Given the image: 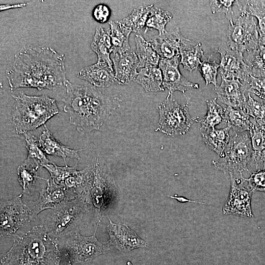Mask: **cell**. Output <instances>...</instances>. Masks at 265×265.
<instances>
[{
  "label": "cell",
  "mask_w": 265,
  "mask_h": 265,
  "mask_svg": "<svg viewBox=\"0 0 265 265\" xmlns=\"http://www.w3.org/2000/svg\"><path fill=\"white\" fill-rule=\"evenodd\" d=\"M64 58V54L51 47H23L15 54L13 65L6 73L10 90H51L64 85L67 80Z\"/></svg>",
  "instance_id": "1"
},
{
  "label": "cell",
  "mask_w": 265,
  "mask_h": 265,
  "mask_svg": "<svg viewBox=\"0 0 265 265\" xmlns=\"http://www.w3.org/2000/svg\"><path fill=\"white\" fill-rule=\"evenodd\" d=\"M64 85L63 110L81 134L99 130L119 105L118 98L107 96L93 86L76 84L68 80Z\"/></svg>",
  "instance_id": "2"
},
{
  "label": "cell",
  "mask_w": 265,
  "mask_h": 265,
  "mask_svg": "<svg viewBox=\"0 0 265 265\" xmlns=\"http://www.w3.org/2000/svg\"><path fill=\"white\" fill-rule=\"evenodd\" d=\"M58 242L43 224L16 236L1 265H59Z\"/></svg>",
  "instance_id": "3"
},
{
  "label": "cell",
  "mask_w": 265,
  "mask_h": 265,
  "mask_svg": "<svg viewBox=\"0 0 265 265\" xmlns=\"http://www.w3.org/2000/svg\"><path fill=\"white\" fill-rule=\"evenodd\" d=\"M12 122L17 134L33 131L59 112L55 99L46 95H28L22 92L13 96Z\"/></svg>",
  "instance_id": "4"
},
{
  "label": "cell",
  "mask_w": 265,
  "mask_h": 265,
  "mask_svg": "<svg viewBox=\"0 0 265 265\" xmlns=\"http://www.w3.org/2000/svg\"><path fill=\"white\" fill-rule=\"evenodd\" d=\"M93 165V173L89 184L87 199L91 211L98 218L97 223L111 209L118 196L117 186L108 164L97 159Z\"/></svg>",
  "instance_id": "5"
},
{
  "label": "cell",
  "mask_w": 265,
  "mask_h": 265,
  "mask_svg": "<svg viewBox=\"0 0 265 265\" xmlns=\"http://www.w3.org/2000/svg\"><path fill=\"white\" fill-rule=\"evenodd\" d=\"M90 211L86 199L80 196L53 209L43 225L50 235L58 239L79 231L84 215Z\"/></svg>",
  "instance_id": "6"
},
{
  "label": "cell",
  "mask_w": 265,
  "mask_h": 265,
  "mask_svg": "<svg viewBox=\"0 0 265 265\" xmlns=\"http://www.w3.org/2000/svg\"><path fill=\"white\" fill-rule=\"evenodd\" d=\"M252 150L249 132L236 133L230 136L223 156L213 160L214 167L224 173L234 174L248 171Z\"/></svg>",
  "instance_id": "7"
},
{
  "label": "cell",
  "mask_w": 265,
  "mask_h": 265,
  "mask_svg": "<svg viewBox=\"0 0 265 265\" xmlns=\"http://www.w3.org/2000/svg\"><path fill=\"white\" fill-rule=\"evenodd\" d=\"M229 21L226 44L228 48L243 54L259 47V28L254 17L239 10L238 14H235L234 19Z\"/></svg>",
  "instance_id": "8"
},
{
  "label": "cell",
  "mask_w": 265,
  "mask_h": 265,
  "mask_svg": "<svg viewBox=\"0 0 265 265\" xmlns=\"http://www.w3.org/2000/svg\"><path fill=\"white\" fill-rule=\"evenodd\" d=\"M168 94L159 106V121L156 131L170 136L184 135L195 121L190 116L187 105H181Z\"/></svg>",
  "instance_id": "9"
},
{
  "label": "cell",
  "mask_w": 265,
  "mask_h": 265,
  "mask_svg": "<svg viewBox=\"0 0 265 265\" xmlns=\"http://www.w3.org/2000/svg\"><path fill=\"white\" fill-rule=\"evenodd\" d=\"M23 194L11 199L0 202V236H14L23 226L36 216L32 208L22 201Z\"/></svg>",
  "instance_id": "10"
},
{
  "label": "cell",
  "mask_w": 265,
  "mask_h": 265,
  "mask_svg": "<svg viewBox=\"0 0 265 265\" xmlns=\"http://www.w3.org/2000/svg\"><path fill=\"white\" fill-rule=\"evenodd\" d=\"M99 224H97L94 234L91 236H83L79 231L69 235L65 248L74 262L79 263L90 262L110 249L106 242L102 243L96 237Z\"/></svg>",
  "instance_id": "11"
},
{
  "label": "cell",
  "mask_w": 265,
  "mask_h": 265,
  "mask_svg": "<svg viewBox=\"0 0 265 265\" xmlns=\"http://www.w3.org/2000/svg\"><path fill=\"white\" fill-rule=\"evenodd\" d=\"M231 189L226 203L223 208L224 215L233 214L241 217H253L251 205L253 192L242 173L236 178L230 174Z\"/></svg>",
  "instance_id": "12"
},
{
  "label": "cell",
  "mask_w": 265,
  "mask_h": 265,
  "mask_svg": "<svg viewBox=\"0 0 265 265\" xmlns=\"http://www.w3.org/2000/svg\"><path fill=\"white\" fill-rule=\"evenodd\" d=\"M108 224L106 230L109 239L106 242L110 248L114 247L121 252H128L137 248H147L149 244L128 225L114 223L107 216Z\"/></svg>",
  "instance_id": "13"
},
{
  "label": "cell",
  "mask_w": 265,
  "mask_h": 265,
  "mask_svg": "<svg viewBox=\"0 0 265 265\" xmlns=\"http://www.w3.org/2000/svg\"><path fill=\"white\" fill-rule=\"evenodd\" d=\"M217 52L220 55L219 72L221 78L238 79L246 83L251 76L250 70L243 54L232 50L226 44L221 45Z\"/></svg>",
  "instance_id": "14"
},
{
  "label": "cell",
  "mask_w": 265,
  "mask_h": 265,
  "mask_svg": "<svg viewBox=\"0 0 265 265\" xmlns=\"http://www.w3.org/2000/svg\"><path fill=\"white\" fill-rule=\"evenodd\" d=\"M180 56L170 59L160 58L159 63L162 76V85L168 90V94H172L175 91L184 93L192 88H198L199 85L190 82L181 73L179 64Z\"/></svg>",
  "instance_id": "15"
},
{
  "label": "cell",
  "mask_w": 265,
  "mask_h": 265,
  "mask_svg": "<svg viewBox=\"0 0 265 265\" xmlns=\"http://www.w3.org/2000/svg\"><path fill=\"white\" fill-rule=\"evenodd\" d=\"M46 181V188L41 191L38 200L32 208L36 216L43 210L55 209L76 198L64 186L56 184L51 177Z\"/></svg>",
  "instance_id": "16"
},
{
  "label": "cell",
  "mask_w": 265,
  "mask_h": 265,
  "mask_svg": "<svg viewBox=\"0 0 265 265\" xmlns=\"http://www.w3.org/2000/svg\"><path fill=\"white\" fill-rule=\"evenodd\" d=\"M247 86L246 83L238 79L222 78L221 84L215 91L218 99L223 104L233 108L244 109Z\"/></svg>",
  "instance_id": "17"
},
{
  "label": "cell",
  "mask_w": 265,
  "mask_h": 265,
  "mask_svg": "<svg viewBox=\"0 0 265 265\" xmlns=\"http://www.w3.org/2000/svg\"><path fill=\"white\" fill-rule=\"evenodd\" d=\"M111 59L115 73L116 81L121 84H126L134 80L138 72V58L131 50L122 53H113Z\"/></svg>",
  "instance_id": "18"
},
{
  "label": "cell",
  "mask_w": 265,
  "mask_h": 265,
  "mask_svg": "<svg viewBox=\"0 0 265 265\" xmlns=\"http://www.w3.org/2000/svg\"><path fill=\"white\" fill-rule=\"evenodd\" d=\"M184 37L179 28L153 36L150 43L161 59L180 56V49Z\"/></svg>",
  "instance_id": "19"
},
{
  "label": "cell",
  "mask_w": 265,
  "mask_h": 265,
  "mask_svg": "<svg viewBox=\"0 0 265 265\" xmlns=\"http://www.w3.org/2000/svg\"><path fill=\"white\" fill-rule=\"evenodd\" d=\"M77 76L95 87H108L116 81L113 68L105 63L97 62L84 67L78 72Z\"/></svg>",
  "instance_id": "20"
},
{
  "label": "cell",
  "mask_w": 265,
  "mask_h": 265,
  "mask_svg": "<svg viewBox=\"0 0 265 265\" xmlns=\"http://www.w3.org/2000/svg\"><path fill=\"white\" fill-rule=\"evenodd\" d=\"M250 136L252 150L251 164L256 169L265 168V125L259 124L250 118Z\"/></svg>",
  "instance_id": "21"
},
{
  "label": "cell",
  "mask_w": 265,
  "mask_h": 265,
  "mask_svg": "<svg viewBox=\"0 0 265 265\" xmlns=\"http://www.w3.org/2000/svg\"><path fill=\"white\" fill-rule=\"evenodd\" d=\"M44 127L45 130L40 135L38 143L45 154L60 157L64 160L66 158L80 159L79 152L80 150L71 149L62 144L54 137L45 125Z\"/></svg>",
  "instance_id": "22"
},
{
  "label": "cell",
  "mask_w": 265,
  "mask_h": 265,
  "mask_svg": "<svg viewBox=\"0 0 265 265\" xmlns=\"http://www.w3.org/2000/svg\"><path fill=\"white\" fill-rule=\"evenodd\" d=\"M180 54V63L189 72L196 70L202 63L201 58L204 57L201 44L185 37L181 45Z\"/></svg>",
  "instance_id": "23"
},
{
  "label": "cell",
  "mask_w": 265,
  "mask_h": 265,
  "mask_svg": "<svg viewBox=\"0 0 265 265\" xmlns=\"http://www.w3.org/2000/svg\"><path fill=\"white\" fill-rule=\"evenodd\" d=\"M91 48L97 55V62L106 63L113 68L110 57L113 47L109 32L106 31L102 27L96 28Z\"/></svg>",
  "instance_id": "24"
},
{
  "label": "cell",
  "mask_w": 265,
  "mask_h": 265,
  "mask_svg": "<svg viewBox=\"0 0 265 265\" xmlns=\"http://www.w3.org/2000/svg\"><path fill=\"white\" fill-rule=\"evenodd\" d=\"M134 81L149 92L164 91L162 76L159 65H149L142 68Z\"/></svg>",
  "instance_id": "25"
},
{
  "label": "cell",
  "mask_w": 265,
  "mask_h": 265,
  "mask_svg": "<svg viewBox=\"0 0 265 265\" xmlns=\"http://www.w3.org/2000/svg\"><path fill=\"white\" fill-rule=\"evenodd\" d=\"M108 31L113 47L112 53H122L131 50L129 36L132 31L120 21H111L109 22Z\"/></svg>",
  "instance_id": "26"
},
{
  "label": "cell",
  "mask_w": 265,
  "mask_h": 265,
  "mask_svg": "<svg viewBox=\"0 0 265 265\" xmlns=\"http://www.w3.org/2000/svg\"><path fill=\"white\" fill-rule=\"evenodd\" d=\"M237 4L240 11L257 19L260 44L265 46V0H237Z\"/></svg>",
  "instance_id": "27"
},
{
  "label": "cell",
  "mask_w": 265,
  "mask_h": 265,
  "mask_svg": "<svg viewBox=\"0 0 265 265\" xmlns=\"http://www.w3.org/2000/svg\"><path fill=\"white\" fill-rule=\"evenodd\" d=\"M229 126L218 130H212L202 133V137L205 144L215 152L219 158L222 157L230 138Z\"/></svg>",
  "instance_id": "28"
},
{
  "label": "cell",
  "mask_w": 265,
  "mask_h": 265,
  "mask_svg": "<svg viewBox=\"0 0 265 265\" xmlns=\"http://www.w3.org/2000/svg\"><path fill=\"white\" fill-rule=\"evenodd\" d=\"M224 121L234 132L248 131L250 128V118L244 109L227 106L224 109Z\"/></svg>",
  "instance_id": "29"
},
{
  "label": "cell",
  "mask_w": 265,
  "mask_h": 265,
  "mask_svg": "<svg viewBox=\"0 0 265 265\" xmlns=\"http://www.w3.org/2000/svg\"><path fill=\"white\" fill-rule=\"evenodd\" d=\"M135 53L138 58L139 68L149 65H159L160 57L153 46L140 34L135 35Z\"/></svg>",
  "instance_id": "30"
},
{
  "label": "cell",
  "mask_w": 265,
  "mask_h": 265,
  "mask_svg": "<svg viewBox=\"0 0 265 265\" xmlns=\"http://www.w3.org/2000/svg\"><path fill=\"white\" fill-rule=\"evenodd\" d=\"M216 98L207 101L208 110L203 119L195 120L201 124V133L214 130L216 125L224 121V109L218 105Z\"/></svg>",
  "instance_id": "31"
},
{
  "label": "cell",
  "mask_w": 265,
  "mask_h": 265,
  "mask_svg": "<svg viewBox=\"0 0 265 265\" xmlns=\"http://www.w3.org/2000/svg\"><path fill=\"white\" fill-rule=\"evenodd\" d=\"M39 167L38 165L25 160L23 164L18 167V180L22 187L23 194L30 193L37 179L45 180L38 175Z\"/></svg>",
  "instance_id": "32"
},
{
  "label": "cell",
  "mask_w": 265,
  "mask_h": 265,
  "mask_svg": "<svg viewBox=\"0 0 265 265\" xmlns=\"http://www.w3.org/2000/svg\"><path fill=\"white\" fill-rule=\"evenodd\" d=\"M153 6L154 5H150L137 7L130 15L120 21L131 28L132 31L139 34L145 27L147 20Z\"/></svg>",
  "instance_id": "33"
},
{
  "label": "cell",
  "mask_w": 265,
  "mask_h": 265,
  "mask_svg": "<svg viewBox=\"0 0 265 265\" xmlns=\"http://www.w3.org/2000/svg\"><path fill=\"white\" fill-rule=\"evenodd\" d=\"M245 61L250 75L256 78H265V46L260 44L255 50L248 53Z\"/></svg>",
  "instance_id": "34"
},
{
  "label": "cell",
  "mask_w": 265,
  "mask_h": 265,
  "mask_svg": "<svg viewBox=\"0 0 265 265\" xmlns=\"http://www.w3.org/2000/svg\"><path fill=\"white\" fill-rule=\"evenodd\" d=\"M24 135L27 151V156L25 160L35 163L40 167H43L52 162L47 158L45 153L39 146L38 140L34 135L29 132L25 133Z\"/></svg>",
  "instance_id": "35"
},
{
  "label": "cell",
  "mask_w": 265,
  "mask_h": 265,
  "mask_svg": "<svg viewBox=\"0 0 265 265\" xmlns=\"http://www.w3.org/2000/svg\"><path fill=\"white\" fill-rule=\"evenodd\" d=\"M172 19V15L169 11L154 5L146 23L145 32L156 29L159 31V34L164 33L166 31V25Z\"/></svg>",
  "instance_id": "36"
},
{
  "label": "cell",
  "mask_w": 265,
  "mask_h": 265,
  "mask_svg": "<svg viewBox=\"0 0 265 265\" xmlns=\"http://www.w3.org/2000/svg\"><path fill=\"white\" fill-rule=\"evenodd\" d=\"M244 110L250 117L259 124L265 125V102L252 97L248 92Z\"/></svg>",
  "instance_id": "37"
},
{
  "label": "cell",
  "mask_w": 265,
  "mask_h": 265,
  "mask_svg": "<svg viewBox=\"0 0 265 265\" xmlns=\"http://www.w3.org/2000/svg\"><path fill=\"white\" fill-rule=\"evenodd\" d=\"M77 162L73 166L67 164L64 166H59L51 162L43 166L50 174V177L57 184L62 183L77 170Z\"/></svg>",
  "instance_id": "38"
},
{
  "label": "cell",
  "mask_w": 265,
  "mask_h": 265,
  "mask_svg": "<svg viewBox=\"0 0 265 265\" xmlns=\"http://www.w3.org/2000/svg\"><path fill=\"white\" fill-rule=\"evenodd\" d=\"M219 66V64L215 61H210L209 59L205 58L199 66V71L205 81L206 85L212 83L214 85L215 89L217 87L216 78Z\"/></svg>",
  "instance_id": "39"
},
{
  "label": "cell",
  "mask_w": 265,
  "mask_h": 265,
  "mask_svg": "<svg viewBox=\"0 0 265 265\" xmlns=\"http://www.w3.org/2000/svg\"><path fill=\"white\" fill-rule=\"evenodd\" d=\"M236 2V0H211L210 6L212 14L224 13L227 18L230 20H233L235 15L233 7Z\"/></svg>",
  "instance_id": "40"
},
{
  "label": "cell",
  "mask_w": 265,
  "mask_h": 265,
  "mask_svg": "<svg viewBox=\"0 0 265 265\" xmlns=\"http://www.w3.org/2000/svg\"><path fill=\"white\" fill-rule=\"evenodd\" d=\"M248 186L253 192H265V168L258 170L246 178Z\"/></svg>",
  "instance_id": "41"
},
{
  "label": "cell",
  "mask_w": 265,
  "mask_h": 265,
  "mask_svg": "<svg viewBox=\"0 0 265 265\" xmlns=\"http://www.w3.org/2000/svg\"><path fill=\"white\" fill-rule=\"evenodd\" d=\"M246 83L249 86L247 91L255 94L265 102V78L250 76Z\"/></svg>",
  "instance_id": "42"
},
{
  "label": "cell",
  "mask_w": 265,
  "mask_h": 265,
  "mask_svg": "<svg viewBox=\"0 0 265 265\" xmlns=\"http://www.w3.org/2000/svg\"><path fill=\"white\" fill-rule=\"evenodd\" d=\"M110 14L109 7L104 4L96 5L92 12L93 18L95 21L101 24L106 23L108 20Z\"/></svg>",
  "instance_id": "43"
},
{
  "label": "cell",
  "mask_w": 265,
  "mask_h": 265,
  "mask_svg": "<svg viewBox=\"0 0 265 265\" xmlns=\"http://www.w3.org/2000/svg\"><path fill=\"white\" fill-rule=\"evenodd\" d=\"M168 196L169 197H170L171 198L176 199L177 201H178V202L180 203L193 202V203L203 204V203L202 202H199L198 201L189 200L183 196H177V195H174V196L168 195Z\"/></svg>",
  "instance_id": "44"
},
{
  "label": "cell",
  "mask_w": 265,
  "mask_h": 265,
  "mask_svg": "<svg viewBox=\"0 0 265 265\" xmlns=\"http://www.w3.org/2000/svg\"><path fill=\"white\" fill-rule=\"evenodd\" d=\"M26 3H22L20 4H12V5H0V10H4L6 9H9L11 8H15L17 7H21L23 6H25L26 5Z\"/></svg>",
  "instance_id": "45"
},
{
  "label": "cell",
  "mask_w": 265,
  "mask_h": 265,
  "mask_svg": "<svg viewBox=\"0 0 265 265\" xmlns=\"http://www.w3.org/2000/svg\"><path fill=\"white\" fill-rule=\"evenodd\" d=\"M127 265H132V264L130 261H128L127 262Z\"/></svg>",
  "instance_id": "46"
}]
</instances>
